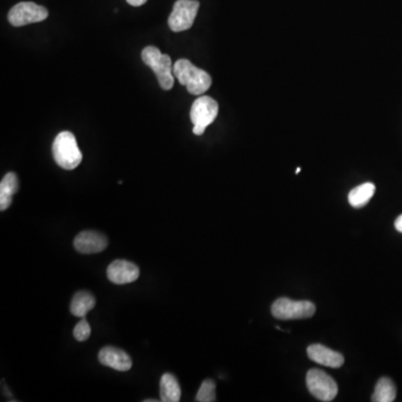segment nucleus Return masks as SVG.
Segmentation results:
<instances>
[{"label":"nucleus","instance_id":"nucleus-1","mask_svg":"<svg viewBox=\"0 0 402 402\" xmlns=\"http://www.w3.org/2000/svg\"><path fill=\"white\" fill-rule=\"evenodd\" d=\"M173 75L179 83L187 87L192 95L204 94L212 87V80L210 74L196 67L190 60L181 58L173 65Z\"/></svg>","mask_w":402,"mask_h":402},{"label":"nucleus","instance_id":"nucleus-2","mask_svg":"<svg viewBox=\"0 0 402 402\" xmlns=\"http://www.w3.org/2000/svg\"><path fill=\"white\" fill-rule=\"evenodd\" d=\"M52 151L56 163L65 170L75 169L83 159L75 136L70 131H63L58 134L53 143Z\"/></svg>","mask_w":402,"mask_h":402},{"label":"nucleus","instance_id":"nucleus-3","mask_svg":"<svg viewBox=\"0 0 402 402\" xmlns=\"http://www.w3.org/2000/svg\"><path fill=\"white\" fill-rule=\"evenodd\" d=\"M142 60L149 66L157 76L160 87L165 91L173 89V60L167 54H162L159 48L148 46L141 53Z\"/></svg>","mask_w":402,"mask_h":402},{"label":"nucleus","instance_id":"nucleus-4","mask_svg":"<svg viewBox=\"0 0 402 402\" xmlns=\"http://www.w3.org/2000/svg\"><path fill=\"white\" fill-rule=\"evenodd\" d=\"M219 111L218 103L210 97H198L192 103L190 110V120L193 124V134L196 136L204 134L208 126L216 120Z\"/></svg>","mask_w":402,"mask_h":402},{"label":"nucleus","instance_id":"nucleus-5","mask_svg":"<svg viewBox=\"0 0 402 402\" xmlns=\"http://www.w3.org/2000/svg\"><path fill=\"white\" fill-rule=\"evenodd\" d=\"M316 308L310 300H293L281 298L272 305V314L278 320L308 319L315 314Z\"/></svg>","mask_w":402,"mask_h":402},{"label":"nucleus","instance_id":"nucleus-6","mask_svg":"<svg viewBox=\"0 0 402 402\" xmlns=\"http://www.w3.org/2000/svg\"><path fill=\"white\" fill-rule=\"evenodd\" d=\"M306 386L308 391L311 392L316 399L324 402L332 401L337 397L339 391L335 379L319 369L308 371L306 374Z\"/></svg>","mask_w":402,"mask_h":402},{"label":"nucleus","instance_id":"nucleus-7","mask_svg":"<svg viewBox=\"0 0 402 402\" xmlns=\"http://www.w3.org/2000/svg\"><path fill=\"white\" fill-rule=\"evenodd\" d=\"M200 4L197 0H178L168 19L170 29L175 33L185 32L192 27Z\"/></svg>","mask_w":402,"mask_h":402},{"label":"nucleus","instance_id":"nucleus-8","mask_svg":"<svg viewBox=\"0 0 402 402\" xmlns=\"http://www.w3.org/2000/svg\"><path fill=\"white\" fill-rule=\"evenodd\" d=\"M48 17V9L32 1H23V3L17 4L9 13V23L15 27L40 23Z\"/></svg>","mask_w":402,"mask_h":402},{"label":"nucleus","instance_id":"nucleus-9","mask_svg":"<svg viewBox=\"0 0 402 402\" xmlns=\"http://www.w3.org/2000/svg\"><path fill=\"white\" fill-rule=\"evenodd\" d=\"M107 278L113 284L123 285L136 282L140 276V269L132 261L118 259L107 267Z\"/></svg>","mask_w":402,"mask_h":402},{"label":"nucleus","instance_id":"nucleus-10","mask_svg":"<svg viewBox=\"0 0 402 402\" xmlns=\"http://www.w3.org/2000/svg\"><path fill=\"white\" fill-rule=\"evenodd\" d=\"M107 247V238L94 230H84L74 239V249L81 254H97Z\"/></svg>","mask_w":402,"mask_h":402},{"label":"nucleus","instance_id":"nucleus-11","mask_svg":"<svg viewBox=\"0 0 402 402\" xmlns=\"http://www.w3.org/2000/svg\"><path fill=\"white\" fill-rule=\"evenodd\" d=\"M99 361L103 366L126 372L132 368V360L126 351L118 347H105L99 353Z\"/></svg>","mask_w":402,"mask_h":402},{"label":"nucleus","instance_id":"nucleus-12","mask_svg":"<svg viewBox=\"0 0 402 402\" xmlns=\"http://www.w3.org/2000/svg\"><path fill=\"white\" fill-rule=\"evenodd\" d=\"M308 358L314 362L329 368H341L344 363V358L341 353L331 350L321 344H312L308 347Z\"/></svg>","mask_w":402,"mask_h":402},{"label":"nucleus","instance_id":"nucleus-13","mask_svg":"<svg viewBox=\"0 0 402 402\" xmlns=\"http://www.w3.org/2000/svg\"><path fill=\"white\" fill-rule=\"evenodd\" d=\"M97 304L94 295L87 290H80L72 298L70 311L74 316L85 317L89 311L94 308Z\"/></svg>","mask_w":402,"mask_h":402},{"label":"nucleus","instance_id":"nucleus-14","mask_svg":"<svg viewBox=\"0 0 402 402\" xmlns=\"http://www.w3.org/2000/svg\"><path fill=\"white\" fill-rule=\"evenodd\" d=\"M18 190V178L16 173H9L0 183V210H9L13 202V197Z\"/></svg>","mask_w":402,"mask_h":402},{"label":"nucleus","instance_id":"nucleus-15","mask_svg":"<svg viewBox=\"0 0 402 402\" xmlns=\"http://www.w3.org/2000/svg\"><path fill=\"white\" fill-rule=\"evenodd\" d=\"M160 397L163 402H178L181 398L180 384L173 374H165L160 380Z\"/></svg>","mask_w":402,"mask_h":402},{"label":"nucleus","instance_id":"nucleus-16","mask_svg":"<svg viewBox=\"0 0 402 402\" xmlns=\"http://www.w3.org/2000/svg\"><path fill=\"white\" fill-rule=\"evenodd\" d=\"M376 192V185L372 183H362V185L355 187L349 193V204L353 208H362L368 204L370 199L374 197Z\"/></svg>","mask_w":402,"mask_h":402},{"label":"nucleus","instance_id":"nucleus-17","mask_svg":"<svg viewBox=\"0 0 402 402\" xmlns=\"http://www.w3.org/2000/svg\"><path fill=\"white\" fill-rule=\"evenodd\" d=\"M397 396V389L391 379L381 378L376 384L374 393L372 394V401L392 402Z\"/></svg>","mask_w":402,"mask_h":402},{"label":"nucleus","instance_id":"nucleus-18","mask_svg":"<svg viewBox=\"0 0 402 402\" xmlns=\"http://www.w3.org/2000/svg\"><path fill=\"white\" fill-rule=\"evenodd\" d=\"M196 401L214 402L216 401V384L212 379H207L199 388Z\"/></svg>","mask_w":402,"mask_h":402},{"label":"nucleus","instance_id":"nucleus-19","mask_svg":"<svg viewBox=\"0 0 402 402\" xmlns=\"http://www.w3.org/2000/svg\"><path fill=\"white\" fill-rule=\"evenodd\" d=\"M73 335L76 341H79V342H84L89 339V335H91V327H89V323L85 317H82L81 321L76 324L75 327H74Z\"/></svg>","mask_w":402,"mask_h":402},{"label":"nucleus","instance_id":"nucleus-20","mask_svg":"<svg viewBox=\"0 0 402 402\" xmlns=\"http://www.w3.org/2000/svg\"><path fill=\"white\" fill-rule=\"evenodd\" d=\"M126 1H128L129 5L138 7V6L144 5L148 0H126Z\"/></svg>","mask_w":402,"mask_h":402},{"label":"nucleus","instance_id":"nucleus-21","mask_svg":"<svg viewBox=\"0 0 402 402\" xmlns=\"http://www.w3.org/2000/svg\"><path fill=\"white\" fill-rule=\"evenodd\" d=\"M394 227H396V229H397L399 233H402V214L396 219Z\"/></svg>","mask_w":402,"mask_h":402},{"label":"nucleus","instance_id":"nucleus-22","mask_svg":"<svg viewBox=\"0 0 402 402\" xmlns=\"http://www.w3.org/2000/svg\"><path fill=\"white\" fill-rule=\"evenodd\" d=\"M144 402H158V400H156V399H148V400H144Z\"/></svg>","mask_w":402,"mask_h":402},{"label":"nucleus","instance_id":"nucleus-23","mask_svg":"<svg viewBox=\"0 0 402 402\" xmlns=\"http://www.w3.org/2000/svg\"><path fill=\"white\" fill-rule=\"evenodd\" d=\"M300 168H298V169H296V175H298V173H300Z\"/></svg>","mask_w":402,"mask_h":402}]
</instances>
